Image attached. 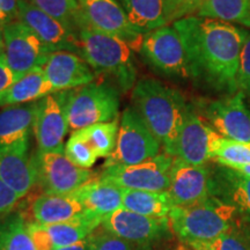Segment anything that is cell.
Segmentation results:
<instances>
[{"label": "cell", "mask_w": 250, "mask_h": 250, "mask_svg": "<svg viewBox=\"0 0 250 250\" xmlns=\"http://www.w3.org/2000/svg\"><path fill=\"white\" fill-rule=\"evenodd\" d=\"M183 37L192 79L228 95L237 92V68L248 30L197 15L175 21Z\"/></svg>", "instance_id": "obj_1"}, {"label": "cell", "mask_w": 250, "mask_h": 250, "mask_svg": "<svg viewBox=\"0 0 250 250\" xmlns=\"http://www.w3.org/2000/svg\"><path fill=\"white\" fill-rule=\"evenodd\" d=\"M133 108L159 140L165 153L174 156L180 131L190 104L180 90L153 78L137 81L131 94Z\"/></svg>", "instance_id": "obj_2"}, {"label": "cell", "mask_w": 250, "mask_h": 250, "mask_svg": "<svg viewBox=\"0 0 250 250\" xmlns=\"http://www.w3.org/2000/svg\"><path fill=\"white\" fill-rule=\"evenodd\" d=\"M78 40L79 56L88 62L96 74L108 77L121 92L133 89L137 83V66L130 45L88 23L78 31Z\"/></svg>", "instance_id": "obj_3"}, {"label": "cell", "mask_w": 250, "mask_h": 250, "mask_svg": "<svg viewBox=\"0 0 250 250\" xmlns=\"http://www.w3.org/2000/svg\"><path fill=\"white\" fill-rule=\"evenodd\" d=\"M236 210L211 196L189 206H174L169 219L173 233L190 247L210 243L229 232Z\"/></svg>", "instance_id": "obj_4"}, {"label": "cell", "mask_w": 250, "mask_h": 250, "mask_svg": "<svg viewBox=\"0 0 250 250\" xmlns=\"http://www.w3.org/2000/svg\"><path fill=\"white\" fill-rule=\"evenodd\" d=\"M120 89L111 83H90L66 90L68 127L77 131L118 118Z\"/></svg>", "instance_id": "obj_5"}, {"label": "cell", "mask_w": 250, "mask_h": 250, "mask_svg": "<svg viewBox=\"0 0 250 250\" xmlns=\"http://www.w3.org/2000/svg\"><path fill=\"white\" fill-rule=\"evenodd\" d=\"M138 52L144 62L162 77L192 79L186 43L174 26L145 34Z\"/></svg>", "instance_id": "obj_6"}, {"label": "cell", "mask_w": 250, "mask_h": 250, "mask_svg": "<svg viewBox=\"0 0 250 250\" xmlns=\"http://www.w3.org/2000/svg\"><path fill=\"white\" fill-rule=\"evenodd\" d=\"M161 144L133 107L122 112L117 142L112 154L103 166H132L160 154Z\"/></svg>", "instance_id": "obj_7"}, {"label": "cell", "mask_w": 250, "mask_h": 250, "mask_svg": "<svg viewBox=\"0 0 250 250\" xmlns=\"http://www.w3.org/2000/svg\"><path fill=\"white\" fill-rule=\"evenodd\" d=\"M37 184L43 193L71 195L99 176L96 171L83 169L68 160L64 153L37 151L33 154Z\"/></svg>", "instance_id": "obj_8"}, {"label": "cell", "mask_w": 250, "mask_h": 250, "mask_svg": "<svg viewBox=\"0 0 250 250\" xmlns=\"http://www.w3.org/2000/svg\"><path fill=\"white\" fill-rule=\"evenodd\" d=\"M174 156L162 153L132 166H103L100 179L123 189L143 191H167L170 184V168Z\"/></svg>", "instance_id": "obj_9"}, {"label": "cell", "mask_w": 250, "mask_h": 250, "mask_svg": "<svg viewBox=\"0 0 250 250\" xmlns=\"http://www.w3.org/2000/svg\"><path fill=\"white\" fill-rule=\"evenodd\" d=\"M101 227L145 250H151L173 232L168 217H146L123 208L103 218Z\"/></svg>", "instance_id": "obj_10"}, {"label": "cell", "mask_w": 250, "mask_h": 250, "mask_svg": "<svg viewBox=\"0 0 250 250\" xmlns=\"http://www.w3.org/2000/svg\"><path fill=\"white\" fill-rule=\"evenodd\" d=\"M1 37L5 61L19 78L42 66L49 55L34 31L19 20L9 21L1 31Z\"/></svg>", "instance_id": "obj_11"}, {"label": "cell", "mask_w": 250, "mask_h": 250, "mask_svg": "<svg viewBox=\"0 0 250 250\" xmlns=\"http://www.w3.org/2000/svg\"><path fill=\"white\" fill-rule=\"evenodd\" d=\"M68 129L66 90L51 93L41 99L33 130L37 149L64 153V139Z\"/></svg>", "instance_id": "obj_12"}, {"label": "cell", "mask_w": 250, "mask_h": 250, "mask_svg": "<svg viewBox=\"0 0 250 250\" xmlns=\"http://www.w3.org/2000/svg\"><path fill=\"white\" fill-rule=\"evenodd\" d=\"M246 95L237 90L232 95L204 105V118L223 138L250 143V109Z\"/></svg>", "instance_id": "obj_13"}, {"label": "cell", "mask_w": 250, "mask_h": 250, "mask_svg": "<svg viewBox=\"0 0 250 250\" xmlns=\"http://www.w3.org/2000/svg\"><path fill=\"white\" fill-rule=\"evenodd\" d=\"M79 5L89 26L118 37L133 51H139L144 35L131 26L117 0H79Z\"/></svg>", "instance_id": "obj_14"}, {"label": "cell", "mask_w": 250, "mask_h": 250, "mask_svg": "<svg viewBox=\"0 0 250 250\" xmlns=\"http://www.w3.org/2000/svg\"><path fill=\"white\" fill-rule=\"evenodd\" d=\"M17 20L34 31L49 54L70 51L79 55V40L77 34L62 21L50 17L27 0H19Z\"/></svg>", "instance_id": "obj_15"}, {"label": "cell", "mask_w": 250, "mask_h": 250, "mask_svg": "<svg viewBox=\"0 0 250 250\" xmlns=\"http://www.w3.org/2000/svg\"><path fill=\"white\" fill-rule=\"evenodd\" d=\"M221 137L190 104L175 146L174 158L193 166H205L212 159L214 143Z\"/></svg>", "instance_id": "obj_16"}, {"label": "cell", "mask_w": 250, "mask_h": 250, "mask_svg": "<svg viewBox=\"0 0 250 250\" xmlns=\"http://www.w3.org/2000/svg\"><path fill=\"white\" fill-rule=\"evenodd\" d=\"M168 193L175 206H189L212 196V173L205 166H193L174 158Z\"/></svg>", "instance_id": "obj_17"}, {"label": "cell", "mask_w": 250, "mask_h": 250, "mask_svg": "<svg viewBox=\"0 0 250 250\" xmlns=\"http://www.w3.org/2000/svg\"><path fill=\"white\" fill-rule=\"evenodd\" d=\"M0 180L11 188L21 199L30 193L37 184L30 137L13 145L0 147Z\"/></svg>", "instance_id": "obj_18"}, {"label": "cell", "mask_w": 250, "mask_h": 250, "mask_svg": "<svg viewBox=\"0 0 250 250\" xmlns=\"http://www.w3.org/2000/svg\"><path fill=\"white\" fill-rule=\"evenodd\" d=\"M42 70L56 92L76 89L94 83L96 73L81 56L70 51H56L46 56Z\"/></svg>", "instance_id": "obj_19"}, {"label": "cell", "mask_w": 250, "mask_h": 250, "mask_svg": "<svg viewBox=\"0 0 250 250\" xmlns=\"http://www.w3.org/2000/svg\"><path fill=\"white\" fill-rule=\"evenodd\" d=\"M212 196L250 217V177L232 168H219L212 174Z\"/></svg>", "instance_id": "obj_20"}, {"label": "cell", "mask_w": 250, "mask_h": 250, "mask_svg": "<svg viewBox=\"0 0 250 250\" xmlns=\"http://www.w3.org/2000/svg\"><path fill=\"white\" fill-rule=\"evenodd\" d=\"M87 210L76 198L71 195H49L43 193L34 199L30 206L31 217L40 225H55L66 223L83 215Z\"/></svg>", "instance_id": "obj_21"}, {"label": "cell", "mask_w": 250, "mask_h": 250, "mask_svg": "<svg viewBox=\"0 0 250 250\" xmlns=\"http://www.w3.org/2000/svg\"><path fill=\"white\" fill-rule=\"evenodd\" d=\"M123 188L96 177L73 192L88 212L104 218L123 208Z\"/></svg>", "instance_id": "obj_22"}, {"label": "cell", "mask_w": 250, "mask_h": 250, "mask_svg": "<svg viewBox=\"0 0 250 250\" xmlns=\"http://www.w3.org/2000/svg\"><path fill=\"white\" fill-rule=\"evenodd\" d=\"M39 101L0 110V147L13 145L31 136L39 110Z\"/></svg>", "instance_id": "obj_23"}, {"label": "cell", "mask_w": 250, "mask_h": 250, "mask_svg": "<svg viewBox=\"0 0 250 250\" xmlns=\"http://www.w3.org/2000/svg\"><path fill=\"white\" fill-rule=\"evenodd\" d=\"M55 92L54 87L46 80L42 67H36L0 94V108L39 101Z\"/></svg>", "instance_id": "obj_24"}, {"label": "cell", "mask_w": 250, "mask_h": 250, "mask_svg": "<svg viewBox=\"0 0 250 250\" xmlns=\"http://www.w3.org/2000/svg\"><path fill=\"white\" fill-rule=\"evenodd\" d=\"M131 26L142 35L167 26L164 0H117Z\"/></svg>", "instance_id": "obj_25"}, {"label": "cell", "mask_w": 250, "mask_h": 250, "mask_svg": "<svg viewBox=\"0 0 250 250\" xmlns=\"http://www.w3.org/2000/svg\"><path fill=\"white\" fill-rule=\"evenodd\" d=\"M102 221V217L86 211L83 215L66 223L46 225V226L43 225V226L51 236L55 249H57L74 245L87 239L99 227H101Z\"/></svg>", "instance_id": "obj_26"}, {"label": "cell", "mask_w": 250, "mask_h": 250, "mask_svg": "<svg viewBox=\"0 0 250 250\" xmlns=\"http://www.w3.org/2000/svg\"><path fill=\"white\" fill-rule=\"evenodd\" d=\"M168 191H143L124 189L123 208L152 218H167L174 208Z\"/></svg>", "instance_id": "obj_27"}, {"label": "cell", "mask_w": 250, "mask_h": 250, "mask_svg": "<svg viewBox=\"0 0 250 250\" xmlns=\"http://www.w3.org/2000/svg\"><path fill=\"white\" fill-rule=\"evenodd\" d=\"M196 15L250 29V0H204Z\"/></svg>", "instance_id": "obj_28"}, {"label": "cell", "mask_w": 250, "mask_h": 250, "mask_svg": "<svg viewBox=\"0 0 250 250\" xmlns=\"http://www.w3.org/2000/svg\"><path fill=\"white\" fill-rule=\"evenodd\" d=\"M27 224L22 211H13L0 218V250H36Z\"/></svg>", "instance_id": "obj_29"}, {"label": "cell", "mask_w": 250, "mask_h": 250, "mask_svg": "<svg viewBox=\"0 0 250 250\" xmlns=\"http://www.w3.org/2000/svg\"><path fill=\"white\" fill-rule=\"evenodd\" d=\"M120 120H114L107 123H99L73 131L80 139L85 140L94 149L98 158H109L114 152L117 142Z\"/></svg>", "instance_id": "obj_30"}, {"label": "cell", "mask_w": 250, "mask_h": 250, "mask_svg": "<svg viewBox=\"0 0 250 250\" xmlns=\"http://www.w3.org/2000/svg\"><path fill=\"white\" fill-rule=\"evenodd\" d=\"M27 1L49 14L50 17L62 21V23L70 27L77 34V36L80 28L87 23L81 13L79 0H27Z\"/></svg>", "instance_id": "obj_31"}, {"label": "cell", "mask_w": 250, "mask_h": 250, "mask_svg": "<svg viewBox=\"0 0 250 250\" xmlns=\"http://www.w3.org/2000/svg\"><path fill=\"white\" fill-rule=\"evenodd\" d=\"M212 160L232 169L248 166L250 165V143L219 137L212 149Z\"/></svg>", "instance_id": "obj_32"}, {"label": "cell", "mask_w": 250, "mask_h": 250, "mask_svg": "<svg viewBox=\"0 0 250 250\" xmlns=\"http://www.w3.org/2000/svg\"><path fill=\"white\" fill-rule=\"evenodd\" d=\"M64 154L72 164L83 169H90L98 160V155L94 149L85 140L80 139L74 133L71 134L65 145Z\"/></svg>", "instance_id": "obj_33"}, {"label": "cell", "mask_w": 250, "mask_h": 250, "mask_svg": "<svg viewBox=\"0 0 250 250\" xmlns=\"http://www.w3.org/2000/svg\"><path fill=\"white\" fill-rule=\"evenodd\" d=\"M90 239H92L93 250H145L142 247L109 233L102 227L101 229H96L90 235Z\"/></svg>", "instance_id": "obj_34"}, {"label": "cell", "mask_w": 250, "mask_h": 250, "mask_svg": "<svg viewBox=\"0 0 250 250\" xmlns=\"http://www.w3.org/2000/svg\"><path fill=\"white\" fill-rule=\"evenodd\" d=\"M203 1L204 0H164L165 14L168 24L197 14Z\"/></svg>", "instance_id": "obj_35"}, {"label": "cell", "mask_w": 250, "mask_h": 250, "mask_svg": "<svg viewBox=\"0 0 250 250\" xmlns=\"http://www.w3.org/2000/svg\"><path fill=\"white\" fill-rule=\"evenodd\" d=\"M237 90H241L246 98H250V31L247 34L245 43L242 45L241 54L237 68Z\"/></svg>", "instance_id": "obj_36"}, {"label": "cell", "mask_w": 250, "mask_h": 250, "mask_svg": "<svg viewBox=\"0 0 250 250\" xmlns=\"http://www.w3.org/2000/svg\"><path fill=\"white\" fill-rule=\"evenodd\" d=\"M195 247H205L210 250H250L249 247H247L246 243L240 237L234 235L230 232L219 236L218 239L210 243H204V245ZM195 247H192V248H195Z\"/></svg>", "instance_id": "obj_37"}, {"label": "cell", "mask_w": 250, "mask_h": 250, "mask_svg": "<svg viewBox=\"0 0 250 250\" xmlns=\"http://www.w3.org/2000/svg\"><path fill=\"white\" fill-rule=\"evenodd\" d=\"M28 233L31 237L36 250H55L54 242L48 230L43 225L36 223H28Z\"/></svg>", "instance_id": "obj_38"}, {"label": "cell", "mask_w": 250, "mask_h": 250, "mask_svg": "<svg viewBox=\"0 0 250 250\" xmlns=\"http://www.w3.org/2000/svg\"><path fill=\"white\" fill-rule=\"evenodd\" d=\"M20 201V197L0 180V218L13 212Z\"/></svg>", "instance_id": "obj_39"}, {"label": "cell", "mask_w": 250, "mask_h": 250, "mask_svg": "<svg viewBox=\"0 0 250 250\" xmlns=\"http://www.w3.org/2000/svg\"><path fill=\"white\" fill-rule=\"evenodd\" d=\"M19 78L13 71L9 68L7 62L5 61L4 55L0 56V94L5 92L9 86H12Z\"/></svg>", "instance_id": "obj_40"}, {"label": "cell", "mask_w": 250, "mask_h": 250, "mask_svg": "<svg viewBox=\"0 0 250 250\" xmlns=\"http://www.w3.org/2000/svg\"><path fill=\"white\" fill-rule=\"evenodd\" d=\"M19 0H0V9L13 21L18 19Z\"/></svg>", "instance_id": "obj_41"}, {"label": "cell", "mask_w": 250, "mask_h": 250, "mask_svg": "<svg viewBox=\"0 0 250 250\" xmlns=\"http://www.w3.org/2000/svg\"><path fill=\"white\" fill-rule=\"evenodd\" d=\"M55 250H93L92 248V239H90V235L87 237V239L83 240V241L74 243V245L62 247V248H57Z\"/></svg>", "instance_id": "obj_42"}, {"label": "cell", "mask_w": 250, "mask_h": 250, "mask_svg": "<svg viewBox=\"0 0 250 250\" xmlns=\"http://www.w3.org/2000/svg\"><path fill=\"white\" fill-rule=\"evenodd\" d=\"M9 21H11L9 18L1 11V9H0V36H1V31L4 29V27L9 22Z\"/></svg>", "instance_id": "obj_43"}, {"label": "cell", "mask_w": 250, "mask_h": 250, "mask_svg": "<svg viewBox=\"0 0 250 250\" xmlns=\"http://www.w3.org/2000/svg\"><path fill=\"white\" fill-rule=\"evenodd\" d=\"M235 170L241 171L242 174H245V175H247V176L250 177V165H248V166H243V167L239 168V169H235Z\"/></svg>", "instance_id": "obj_44"}, {"label": "cell", "mask_w": 250, "mask_h": 250, "mask_svg": "<svg viewBox=\"0 0 250 250\" xmlns=\"http://www.w3.org/2000/svg\"><path fill=\"white\" fill-rule=\"evenodd\" d=\"M193 249H195V250H210V249L205 248V247H195Z\"/></svg>", "instance_id": "obj_45"}, {"label": "cell", "mask_w": 250, "mask_h": 250, "mask_svg": "<svg viewBox=\"0 0 250 250\" xmlns=\"http://www.w3.org/2000/svg\"><path fill=\"white\" fill-rule=\"evenodd\" d=\"M1 55H2V43L0 44V56H1Z\"/></svg>", "instance_id": "obj_46"}, {"label": "cell", "mask_w": 250, "mask_h": 250, "mask_svg": "<svg viewBox=\"0 0 250 250\" xmlns=\"http://www.w3.org/2000/svg\"><path fill=\"white\" fill-rule=\"evenodd\" d=\"M176 250H187L186 248H182V247H180V248H177Z\"/></svg>", "instance_id": "obj_47"}, {"label": "cell", "mask_w": 250, "mask_h": 250, "mask_svg": "<svg viewBox=\"0 0 250 250\" xmlns=\"http://www.w3.org/2000/svg\"><path fill=\"white\" fill-rule=\"evenodd\" d=\"M1 43H2V37L0 36V44H1Z\"/></svg>", "instance_id": "obj_48"}, {"label": "cell", "mask_w": 250, "mask_h": 250, "mask_svg": "<svg viewBox=\"0 0 250 250\" xmlns=\"http://www.w3.org/2000/svg\"><path fill=\"white\" fill-rule=\"evenodd\" d=\"M249 100H250V98H249Z\"/></svg>", "instance_id": "obj_49"}]
</instances>
